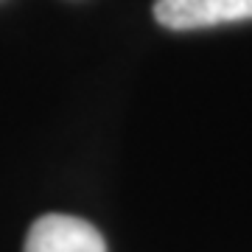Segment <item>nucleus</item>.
Instances as JSON below:
<instances>
[{
  "label": "nucleus",
  "instance_id": "nucleus-1",
  "mask_svg": "<svg viewBox=\"0 0 252 252\" xmlns=\"http://www.w3.org/2000/svg\"><path fill=\"white\" fill-rule=\"evenodd\" d=\"M154 20L171 31L252 20V0H154Z\"/></svg>",
  "mask_w": 252,
  "mask_h": 252
},
{
  "label": "nucleus",
  "instance_id": "nucleus-2",
  "mask_svg": "<svg viewBox=\"0 0 252 252\" xmlns=\"http://www.w3.org/2000/svg\"><path fill=\"white\" fill-rule=\"evenodd\" d=\"M23 252H107V244L90 221L48 213L31 224Z\"/></svg>",
  "mask_w": 252,
  "mask_h": 252
}]
</instances>
